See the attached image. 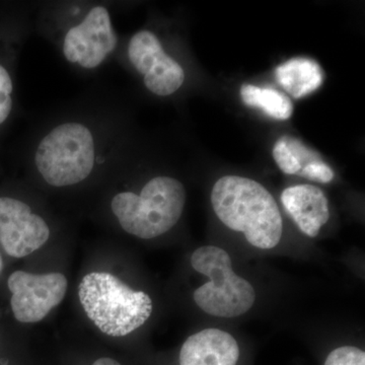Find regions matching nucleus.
<instances>
[{
	"instance_id": "11",
	"label": "nucleus",
	"mask_w": 365,
	"mask_h": 365,
	"mask_svg": "<svg viewBox=\"0 0 365 365\" xmlns=\"http://www.w3.org/2000/svg\"><path fill=\"white\" fill-rule=\"evenodd\" d=\"M281 203L300 232L309 237H316L330 218L328 199L314 185L288 187L281 194Z\"/></svg>"
},
{
	"instance_id": "7",
	"label": "nucleus",
	"mask_w": 365,
	"mask_h": 365,
	"mask_svg": "<svg viewBox=\"0 0 365 365\" xmlns=\"http://www.w3.org/2000/svg\"><path fill=\"white\" fill-rule=\"evenodd\" d=\"M191 266L209 278V282L194 292L197 306L206 314L235 318L248 313L254 306V287L235 273L232 259L225 250L215 246L201 247L192 254Z\"/></svg>"
},
{
	"instance_id": "19",
	"label": "nucleus",
	"mask_w": 365,
	"mask_h": 365,
	"mask_svg": "<svg viewBox=\"0 0 365 365\" xmlns=\"http://www.w3.org/2000/svg\"><path fill=\"white\" fill-rule=\"evenodd\" d=\"M2 268H4V262H2L1 255H0V273H1Z\"/></svg>"
},
{
	"instance_id": "9",
	"label": "nucleus",
	"mask_w": 365,
	"mask_h": 365,
	"mask_svg": "<svg viewBox=\"0 0 365 365\" xmlns=\"http://www.w3.org/2000/svg\"><path fill=\"white\" fill-rule=\"evenodd\" d=\"M51 225L26 198L0 194V244L14 258H24L49 241Z\"/></svg>"
},
{
	"instance_id": "2",
	"label": "nucleus",
	"mask_w": 365,
	"mask_h": 365,
	"mask_svg": "<svg viewBox=\"0 0 365 365\" xmlns=\"http://www.w3.org/2000/svg\"><path fill=\"white\" fill-rule=\"evenodd\" d=\"M118 2H35L34 32L51 43L67 66L91 76L115 61L121 36L113 23Z\"/></svg>"
},
{
	"instance_id": "5",
	"label": "nucleus",
	"mask_w": 365,
	"mask_h": 365,
	"mask_svg": "<svg viewBox=\"0 0 365 365\" xmlns=\"http://www.w3.org/2000/svg\"><path fill=\"white\" fill-rule=\"evenodd\" d=\"M83 311L101 332L124 337L143 327L153 313V300L107 272L86 274L78 285Z\"/></svg>"
},
{
	"instance_id": "14",
	"label": "nucleus",
	"mask_w": 365,
	"mask_h": 365,
	"mask_svg": "<svg viewBox=\"0 0 365 365\" xmlns=\"http://www.w3.org/2000/svg\"><path fill=\"white\" fill-rule=\"evenodd\" d=\"M274 160L278 168L287 175H297L307 165L321 160V155L316 150L307 148L306 144L294 136H281L274 144Z\"/></svg>"
},
{
	"instance_id": "12",
	"label": "nucleus",
	"mask_w": 365,
	"mask_h": 365,
	"mask_svg": "<svg viewBox=\"0 0 365 365\" xmlns=\"http://www.w3.org/2000/svg\"><path fill=\"white\" fill-rule=\"evenodd\" d=\"M237 340L220 329H205L190 336L180 351V365H237Z\"/></svg>"
},
{
	"instance_id": "4",
	"label": "nucleus",
	"mask_w": 365,
	"mask_h": 365,
	"mask_svg": "<svg viewBox=\"0 0 365 365\" xmlns=\"http://www.w3.org/2000/svg\"><path fill=\"white\" fill-rule=\"evenodd\" d=\"M186 204V189L177 178L157 174L138 191L114 189L107 208L127 234L143 240L167 234L181 220Z\"/></svg>"
},
{
	"instance_id": "17",
	"label": "nucleus",
	"mask_w": 365,
	"mask_h": 365,
	"mask_svg": "<svg viewBox=\"0 0 365 365\" xmlns=\"http://www.w3.org/2000/svg\"><path fill=\"white\" fill-rule=\"evenodd\" d=\"M299 176L306 178V179L311 180V181L327 184V182L332 181L335 174H334L330 165H327L323 160H321L307 165L299 173Z\"/></svg>"
},
{
	"instance_id": "1",
	"label": "nucleus",
	"mask_w": 365,
	"mask_h": 365,
	"mask_svg": "<svg viewBox=\"0 0 365 365\" xmlns=\"http://www.w3.org/2000/svg\"><path fill=\"white\" fill-rule=\"evenodd\" d=\"M131 145L128 113L118 93L95 90L41 119L21 160L41 185L67 191L105 179Z\"/></svg>"
},
{
	"instance_id": "18",
	"label": "nucleus",
	"mask_w": 365,
	"mask_h": 365,
	"mask_svg": "<svg viewBox=\"0 0 365 365\" xmlns=\"http://www.w3.org/2000/svg\"><path fill=\"white\" fill-rule=\"evenodd\" d=\"M91 365H121L117 360L109 359V357H103V359H100L96 360Z\"/></svg>"
},
{
	"instance_id": "13",
	"label": "nucleus",
	"mask_w": 365,
	"mask_h": 365,
	"mask_svg": "<svg viewBox=\"0 0 365 365\" xmlns=\"http://www.w3.org/2000/svg\"><path fill=\"white\" fill-rule=\"evenodd\" d=\"M275 78L288 95L302 98L321 88L324 74L318 62L304 57H295L276 68Z\"/></svg>"
},
{
	"instance_id": "8",
	"label": "nucleus",
	"mask_w": 365,
	"mask_h": 365,
	"mask_svg": "<svg viewBox=\"0 0 365 365\" xmlns=\"http://www.w3.org/2000/svg\"><path fill=\"white\" fill-rule=\"evenodd\" d=\"M35 2L0 4V138L18 113V66L34 32Z\"/></svg>"
},
{
	"instance_id": "16",
	"label": "nucleus",
	"mask_w": 365,
	"mask_h": 365,
	"mask_svg": "<svg viewBox=\"0 0 365 365\" xmlns=\"http://www.w3.org/2000/svg\"><path fill=\"white\" fill-rule=\"evenodd\" d=\"M325 365H365V353L354 346H342L328 355Z\"/></svg>"
},
{
	"instance_id": "6",
	"label": "nucleus",
	"mask_w": 365,
	"mask_h": 365,
	"mask_svg": "<svg viewBox=\"0 0 365 365\" xmlns=\"http://www.w3.org/2000/svg\"><path fill=\"white\" fill-rule=\"evenodd\" d=\"M115 61L135 76L155 97H173L186 83L184 66L168 49L162 34L150 26L121 37Z\"/></svg>"
},
{
	"instance_id": "3",
	"label": "nucleus",
	"mask_w": 365,
	"mask_h": 365,
	"mask_svg": "<svg viewBox=\"0 0 365 365\" xmlns=\"http://www.w3.org/2000/svg\"><path fill=\"white\" fill-rule=\"evenodd\" d=\"M211 203L220 222L242 232L252 246L275 248L282 237L279 207L263 185L241 176L220 178L211 192Z\"/></svg>"
},
{
	"instance_id": "15",
	"label": "nucleus",
	"mask_w": 365,
	"mask_h": 365,
	"mask_svg": "<svg viewBox=\"0 0 365 365\" xmlns=\"http://www.w3.org/2000/svg\"><path fill=\"white\" fill-rule=\"evenodd\" d=\"M240 93L245 104L259 108L273 119L288 120L294 113V105L290 98L274 88L244 85Z\"/></svg>"
},
{
	"instance_id": "10",
	"label": "nucleus",
	"mask_w": 365,
	"mask_h": 365,
	"mask_svg": "<svg viewBox=\"0 0 365 365\" xmlns=\"http://www.w3.org/2000/svg\"><path fill=\"white\" fill-rule=\"evenodd\" d=\"M7 287L11 292L14 318L21 323L35 324L61 304L68 282L61 273L33 274L19 270L9 276Z\"/></svg>"
}]
</instances>
